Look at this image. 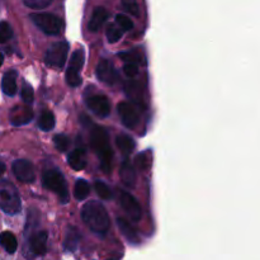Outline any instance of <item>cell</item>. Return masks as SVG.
<instances>
[{"mask_svg": "<svg viewBox=\"0 0 260 260\" xmlns=\"http://www.w3.org/2000/svg\"><path fill=\"white\" fill-rule=\"evenodd\" d=\"M84 223L96 235H106L111 226L108 212L99 201H89L81 208Z\"/></svg>", "mask_w": 260, "mask_h": 260, "instance_id": "obj_1", "label": "cell"}, {"mask_svg": "<svg viewBox=\"0 0 260 260\" xmlns=\"http://www.w3.org/2000/svg\"><path fill=\"white\" fill-rule=\"evenodd\" d=\"M90 147L101 160V168L106 174L112 172L113 151L109 144V135L103 127L94 126L90 131Z\"/></svg>", "mask_w": 260, "mask_h": 260, "instance_id": "obj_2", "label": "cell"}, {"mask_svg": "<svg viewBox=\"0 0 260 260\" xmlns=\"http://www.w3.org/2000/svg\"><path fill=\"white\" fill-rule=\"evenodd\" d=\"M0 208L8 215H17L22 210V201L17 188L3 178H0Z\"/></svg>", "mask_w": 260, "mask_h": 260, "instance_id": "obj_3", "label": "cell"}, {"mask_svg": "<svg viewBox=\"0 0 260 260\" xmlns=\"http://www.w3.org/2000/svg\"><path fill=\"white\" fill-rule=\"evenodd\" d=\"M43 185H45L47 189L52 190L53 193H56L58 197V200L61 201L62 205L69 202V189L68 184H66V180L63 178L62 173L57 169H51L46 170L43 173L42 177Z\"/></svg>", "mask_w": 260, "mask_h": 260, "instance_id": "obj_4", "label": "cell"}, {"mask_svg": "<svg viewBox=\"0 0 260 260\" xmlns=\"http://www.w3.org/2000/svg\"><path fill=\"white\" fill-rule=\"evenodd\" d=\"M30 20L48 36H58L63 29V20L51 13H33Z\"/></svg>", "mask_w": 260, "mask_h": 260, "instance_id": "obj_5", "label": "cell"}, {"mask_svg": "<svg viewBox=\"0 0 260 260\" xmlns=\"http://www.w3.org/2000/svg\"><path fill=\"white\" fill-rule=\"evenodd\" d=\"M69 43L66 41H57L47 48L45 55L46 65L51 68L62 69L68 60Z\"/></svg>", "mask_w": 260, "mask_h": 260, "instance_id": "obj_6", "label": "cell"}, {"mask_svg": "<svg viewBox=\"0 0 260 260\" xmlns=\"http://www.w3.org/2000/svg\"><path fill=\"white\" fill-rule=\"evenodd\" d=\"M84 61H85V51L84 48H78L71 56L69 69L66 70V83L73 88H76L81 84L80 73L84 66Z\"/></svg>", "mask_w": 260, "mask_h": 260, "instance_id": "obj_7", "label": "cell"}, {"mask_svg": "<svg viewBox=\"0 0 260 260\" xmlns=\"http://www.w3.org/2000/svg\"><path fill=\"white\" fill-rule=\"evenodd\" d=\"M47 239L48 236L46 231L32 234L28 239V254H25L27 258L45 255L47 251Z\"/></svg>", "mask_w": 260, "mask_h": 260, "instance_id": "obj_8", "label": "cell"}, {"mask_svg": "<svg viewBox=\"0 0 260 260\" xmlns=\"http://www.w3.org/2000/svg\"><path fill=\"white\" fill-rule=\"evenodd\" d=\"M119 205L123 208L124 212L127 213L132 221H140L142 217V210L140 203L137 202L136 198L128 192H121L119 193Z\"/></svg>", "mask_w": 260, "mask_h": 260, "instance_id": "obj_9", "label": "cell"}, {"mask_svg": "<svg viewBox=\"0 0 260 260\" xmlns=\"http://www.w3.org/2000/svg\"><path fill=\"white\" fill-rule=\"evenodd\" d=\"M13 174L22 183H33L36 180V170L29 160L19 159L13 162Z\"/></svg>", "mask_w": 260, "mask_h": 260, "instance_id": "obj_10", "label": "cell"}, {"mask_svg": "<svg viewBox=\"0 0 260 260\" xmlns=\"http://www.w3.org/2000/svg\"><path fill=\"white\" fill-rule=\"evenodd\" d=\"M86 106L95 116L106 118L111 114V102L103 94H96L86 98Z\"/></svg>", "mask_w": 260, "mask_h": 260, "instance_id": "obj_11", "label": "cell"}, {"mask_svg": "<svg viewBox=\"0 0 260 260\" xmlns=\"http://www.w3.org/2000/svg\"><path fill=\"white\" fill-rule=\"evenodd\" d=\"M118 114L121 117V121L124 127L127 128H135L140 122V116L137 109L132 104L127 102H122L118 104Z\"/></svg>", "mask_w": 260, "mask_h": 260, "instance_id": "obj_12", "label": "cell"}, {"mask_svg": "<svg viewBox=\"0 0 260 260\" xmlns=\"http://www.w3.org/2000/svg\"><path fill=\"white\" fill-rule=\"evenodd\" d=\"M96 76L101 81L108 84V85H113L118 80V73H117L116 68L113 63L108 60H102L96 66Z\"/></svg>", "mask_w": 260, "mask_h": 260, "instance_id": "obj_13", "label": "cell"}, {"mask_svg": "<svg viewBox=\"0 0 260 260\" xmlns=\"http://www.w3.org/2000/svg\"><path fill=\"white\" fill-rule=\"evenodd\" d=\"M33 111L28 106H15L10 109L9 119L13 126H24L33 119Z\"/></svg>", "mask_w": 260, "mask_h": 260, "instance_id": "obj_14", "label": "cell"}, {"mask_svg": "<svg viewBox=\"0 0 260 260\" xmlns=\"http://www.w3.org/2000/svg\"><path fill=\"white\" fill-rule=\"evenodd\" d=\"M119 177H121L122 183L128 188H132L135 185V183H136V170H135L134 164L127 157L121 164Z\"/></svg>", "mask_w": 260, "mask_h": 260, "instance_id": "obj_15", "label": "cell"}, {"mask_svg": "<svg viewBox=\"0 0 260 260\" xmlns=\"http://www.w3.org/2000/svg\"><path fill=\"white\" fill-rule=\"evenodd\" d=\"M107 18H108V12H107L106 8L98 7L94 9L93 14H91L90 20L88 23V28L90 32H98L102 27L104 25V23L107 22Z\"/></svg>", "mask_w": 260, "mask_h": 260, "instance_id": "obj_16", "label": "cell"}, {"mask_svg": "<svg viewBox=\"0 0 260 260\" xmlns=\"http://www.w3.org/2000/svg\"><path fill=\"white\" fill-rule=\"evenodd\" d=\"M17 71L15 70H9L4 74L2 80V89L4 91V94L7 95L13 96L17 94Z\"/></svg>", "mask_w": 260, "mask_h": 260, "instance_id": "obj_17", "label": "cell"}, {"mask_svg": "<svg viewBox=\"0 0 260 260\" xmlns=\"http://www.w3.org/2000/svg\"><path fill=\"white\" fill-rule=\"evenodd\" d=\"M117 225H118L119 230H121V233L123 234L124 238L128 240V243L131 244H139L140 243V238L139 235H137L136 230H135L134 226L129 223V221H127L126 218H117Z\"/></svg>", "mask_w": 260, "mask_h": 260, "instance_id": "obj_18", "label": "cell"}, {"mask_svg": "<svg viewBox=\"0 0 260 260\" xmlns=\"http://www.w3.org/2000/svg\"><path fill=\"white\" fill-rule=\"evenodd\" d=\"M124 91H126L127 96L131 99L134 103H136L137 106L142 104L144 102V96H142V88L140 85V83L134 80H128L126 84H124Z\"/></svg>", "mask_w": 260, "mask_h": 260, "instance_id": "obj_19", "label": "cell"}, {"mask_svg": "<svg viewBox=\"0 0 260 260\" xmlns=\"http://www.w3.org/2000/svg\"><path fill=\"white\" fill-rule=\"evenodd\" d=\"M69 165L74 170H83L86 167V156L85 151L83 149H75L69 154L68 157Z\"/></svg>", "mask_w": 260, "mask_h": 260, "instance_id": "obj_20", "label": "cell"}, {"mask_svg": "<svg viewBox=\"0 0 260 260\" xmlns=\"http://www.w3.org/2000/svg\"><path fill=\"white\" fill-rule=\"evenodd\" d=\"M0 245L4 248V250L9 254H14L18 249L17 238L9 231H4L0 234Z\"/></svg>", "mask_w": 260, "mask_h": 260, "instance_id": "obj_21", "label": "cell"}, {"mask_svg": "<svg viewBox=\"0 0 260 260\" xmlns=\"http://www.w3.org/2000/svg\"><path fill=\"white\" fill-rule=\"evenodd\" d=\"M116 144L117 146H118L119 151H121L126 157L135 150V141L131 136H128V135H119L116 140Z\"/></svg>", "mask_w": 260, "mask_h": 260, "instance_id": "obj_22", "label": "cell"}, {"mask_svg": "<svg viewBox=\"0 0 260 260\" xmlns=\"http://www.w3.org/2000/svg\"><path fill=\"white\" fill-rule=\"evenodd\" d=\"M79 241H80V234L76 230V228L70 226L68 230V234H66L63 246H65V249L68 251H75L78 249Z\"/></svg>", "mask_w": 260, "mask_h": 260, "instance_id": "obj_23", "label": "cell"}, {"mask_svg": "<svg viewBox=\"0 0 260 260\" xmlns=\"http://www.w3.org/2000/svg\"><path fill=\"white\" fill-rule=\"evenodd\" d=\"M55 124H56V119L52 112L45 111L40 116V119H38V127H40L42 131L45 132L51 131V129L55 128Z\"/></svg>", "mask_w": 260, "mask_h": 260, "instance_id": "obj_24", "label": "cell"}, {"mask_svg": "<svg viewBox=\"0 0 260 260\" xmlns=\"http://www.w3.org/2000/svg\"><path fill=\"white\" fill-rule=\"evenodd\" d=\"M89 193H90V187H89V183L84 179H78L75 183V187H74V196L78 201H85L89 197Z\"/></svg>", "mask_w": 260, "mask_h": 260, "instance_id": "obj_25", "label": "cell"}, {"mask_svg": "<svg viewBox=\"0 0 260 260\" xmlns=\"http://www.w3.org/2000/svg\"><path fill=\"white\" fill-rule=\"evenodd\" d=\"M106 35L109 43H116L118 42L122 38V36H123V30L121 29V27H119L117 23H111V24L107 27Z\"/></svg>", "mask_w": 260, "mask_h": 260, "instance_id": "obj_26", "label": "cell"}, {"mask_svg": "<svg viewBox=\"0 0 260 260\" xmlns=\"http://www.w3.org/2000/svg\"><path fill=\"white\" fill-rule=\"evenodd\" d=\"M135 164H136L137 169L141 170V172H145V170L149 169L151 167V151L147 150V151H144L137 155L136 160H135Z\"/></svg>", "mask_w": 260, "mask_h": 260, "instance_id": "obj_27", "label": "cell"}, {"mask_svg": "<svg viewBox=\"0 0 260 260\" xmlns=\"http://www.w3.org/2000/svg\"><path fill=\"white\" fill-rule=\"evenodd\" d=\"M94 188H95L99 198H102V200L109 201V200H112V197H113L109 185L107 184V183L102 182V180H96V182L94 183Z\"/></svg>", "mask_w": 260, "mask_h": 260, "instance_id": "obj_28", "label": "cell"}, {"mask_svg": "<svg viewBox=\"0 0 260 260\" xmlns=\"http://www.w3.org/2000/svg\"><path fill=\"white\" fill-rule=\"evenodd\" d=\"M119 57L122 58L126 62H132V63H145L144 56L139 52V51H128V52H121L119 53Z\"/></svg>", "mask_w": 260, "mask_h": 260, "instance_id": "obj_29", "label": "cell"}, {"mask_svg": "<svg viewBox=\"0 0 260 260\" xmlns=\"http://www.w3.org/2000/svg\"><path fill=\"white\" fill-rule=\"evenodd\" d=\"M53 144H55V147L58 150V151L63 152L68 150L69 145H70V140L66 135L58 134L53 137Z\"/></svg>", "mask_w": 260, "mask_h": 260, "instance_id": "obj_30", "label": "cell"}, {"mask_svg": "<svg viewBox=\"0 0 260 260\" xmlns=\"http://www.w3.org/2000/svg\"><path fill=\"white\" fill-rule=\"evenodd\" d=\"M13 29L8 22H0V43H7L12 40Z\"/></svg>", "mask_w": 260, "mask_h": 260, "instance_id": "obj_31", "label": "cell"}, {"mask_svg": "<svg viewBox=\"0 0 260 260\" xmlns=\"http://www.w3.org/2000/svg\"><path fill=\"white\" fill-rule=\"evenodd\" d=\"M116 23L121 27V29L123 32H127V30H131L134 28V22L129 19L127 15L124 14H117L116 15Z\"/></svg>", "mask_w": 260, "mask_h": 260, "instance_id": "obj_32", "label": "cell"}, {"mask_svg": "<svg viewBox=\"0 0 260 260\" xmlns=\"http://www.w3.org/2000/svg\"><path fill=\"white\" fill-rule=\"evenodd\" d=\"M20 95H22V99L24 103L27 104H30L33 102V99H35V91H33L32 86L29 85V84L24 83L23 84V88H22V91H20Z\"/></svg>", "mask_w": 260, "mask_h": 260, "instance_id": "obj_33", "label": "cell"}, {"mask_svg": "<svg viewBox=\"0 0 260 260\" xmlns=\"http://www.w3.org/2000/svg\"><path fill=\"white\" fill-rule=\"evenodd\" d=\"M52 3V0H24V4L28 8L35 10H41L47 8Z\"/></svg>", "mask_w": 260, "mask_h": 260, "instance_id": "obj_34", "label": "cell"}, {"mask_svg": "<svg viewBox=\"0 0 260 260\" xmlns=\"http://www.w3.org/2000/svg\"><path fill=\"white\" fill-rule=\"evenodd\" d=\"M122 5H123L124 9H126L129 14L135 15V17L139 15L140 8L136 0H122Z\"/></svg>", "mask_w": 260, "mask_h": 260, "instance_id": "obj_35", "label": "cell"}, {"mask_svg": "<svg viewBox=\"0 0 260 260\" xmlns=\"http://www.w3.org/2000/svg\"><path fill=\"white\" fill-rule=\"evenodd\" d=\"M123 71L128 78H135L139 74V65L137 63L126 62V65L123 66Z\"/></svg>", "mask_w": 260, "mask_h": 260, "instance_id": "obj_36", "label": "cell"}, {"mask_svg": "<svg viewBox=\"0 0 260 260\" xmlns=\"http://www.w3.org/2000/svg\"><path fill=\"white\" fill-rule=\"evenodd\" d=\"M5 173V164L3 161H0V178H2V175Z\"/></svg>", "mask_w": 260, "mask_h": 260, "instance_id": "obj_37", "label": "cell"}, {"mask_svg": "<svg viewBox=\"0 0 260 260\" xmlns=\"http://www.w3.org/2000/svg\"><path fill=\"white\" fill-rule=\"evenodd\" d=\"M3 62H4V56H3V53H0V66L3 65Z\"/></svg>", "mask_w": 260, "mask_h": 260, "instance_id": "obj_38", "label": "cell"}]
</instances>
